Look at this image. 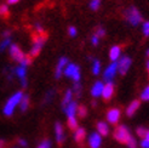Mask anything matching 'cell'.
Instances as JSON below:
<instances>
[{"mask_svg":"<svg viewBox=\"0 0 149 148\" xmlns=\"http://www.w3.org/2000/svg\"><path fill=\"white\" fill-rule=\"evenodd\" d=\"M114 138L118 142L124 143V145H127L131 148H135L136 147V141L130 134V131L127 130V128L121 125V126H118L114 131Z\"/></svg>","mask_w":149,"mask_h":148,"instance_id":"1","label":"cell"},{"mask_svg":"<svg viewBox=\"0 0 149 148\" xmlns=\"http://www.w3.org/2000/svg\"><path fill=\"white\" fill-rule=\"evenodd\" d=\"M22 97H23V94H22V92H16L13 96H11V97L7 100L6 105H5V107H4V114L7 115V117L12 115L15 108H16V106L21 102Z\"/></svg>","mask_w":149,"mask_h":148,"instance_id":"2","label":"cell"},{"mask_svg":"<svg viewBox=\"0 0 149 148\" xmlns=\"http://www.w3.org/2000/svg\"><path fill=\"white\" fill-rule=\"evenodd\" d=\"M125 17L129 23L132 26H137L141 23V21H142V16H141L139 11L136 9V7H130V9L126 10Z\"/></svg>","mask_w":149,"mask_h":148,"instance_id":"3","label":"cell"},{"mask_svg":"<svg viewBox=\"0 0 149 148\" xmlns=\"http://www.w3.org/2000/svg\"><path fill=\"white\" fill-rule=\"evenodd\" d=\"M63 72H64V74L67 77H69V78L75 80L77 83H79V80H80V69H79L78 66L73 64V63L67 64Z\"/></svg>","mask_w":149,"mask_h":148,"instance_id":"4","label":"cell"},{"mask_svg":"<svg viewBox=\"0 0 149 148\" xmlns=\"http://www.w3.org/2000/svg\"><path fill=\"white\" fill-rule=\"evenodd\" d=\"M10 56L13 61H17V62H22L23 61V58H24V54L22 52V50L19 49L18 45H16V44H13V45L10 46Z\"/></svg>","mask_w":149,"mask_h":148,"instance_id":"5","label":"cell"},{"mask_svg":"<svg viewBox=\"0 0 149 148\" xmlns=\"http://www.w3.org/2000/svg\"><path fill=\"white\" fill-rule=\"evenodd\" d=\"M130 67H131V58L127 56L121 57V60L118 62V72L120 73L121 75L126 74V72L129 71Z\"/></svg>","mask_w":149,"mask_h":148,"instance_id":"6","label":"cell"},{"mask_svg":"<svg viewBox=\"0 0 149 148\" xmlns=\"http://www.w3.org/2000/svg\"><path fill=\"white\" fill-rule=\"evenodd\" d=\"M116 72H118V62H113V63L109 64L108 67H107V69H106V72H104V75L103 77L109 83V81H111V79L115 77Z\"/></svg>","mask_w":149,"mask_h":148,"instance_id":"7","label":"cell"},{"mask_svg":"<svg viewBox=\"0 0 149 148\" xmlns=\"http://www.w3.org/2000/svg\"><path fill=\"white\" fill-rule=\"evenodd\" d=\"M119 118H120V110H119L118 108H111L108 110L107 113V119L110 124L113 125H116L118 121H119Z\"/></svg>","mask_w":149,"mask_h":148,"instance_id":"8","label":"cell"},{"mask_svg":"<svg viewBox=\"0 0 149 148\" xmlns=\"http://www.w3.org/2000/svg\"><path fill=\"white\" fill-rule=\"evenodd\" d=\"M113 95H114V85H113L111 81H109V83L107 85H104V87H103V91H102L103 100L107 102L113 97Z\"/></svg>","mask_w":149,"mask_h":148,"instance_id":"9","label":"cell"},{"mask_svg":"<svg viewBox=\"0 0 149 148\" xmlns=\"http://www.w3.org/2000/svg\"><path fill=\"white\" fill-rule=\"evenodd\" d=\"M55 131H56V140H57V143L59 146H62L64 142V131L62 128V124L61 123H56V126H55Z\"/></svg>","mask_w":149,"mask_h":148,"instance_id":"10","label":"cell"},{"mask_svg":"<svg viewBox=\"0 0 149 148\" xmlns=\"http://www.w3.org/2000/svg\"><path fill=\"white\" fill-rule=\"evenodd\" d=\"M26 73H27V71H26V67H24V66H19V67L15 68V74H17V77L19 78L21 83H22V86H23V87H26V85H27V81H26Z\"/></svg>","mask_w":149,"mask_h":148,"instance_id":"11","label":"cell"},{"mask_svg":"<svg viewBox=\"0 0 149 148\" xmlns=\"http://www.w3.org/2000/svg\"><path fill=\"white\" fill-rule=\"evenodd\" d=\"M102 143V138L100 134H92L88 138V145H90L91 148H100Z\"/></svg>","mask_w":149,"mask_h":148,"instance_id":"12","label":"cell"},{"mask_svg":"<svg viewBox=\"0 0 149 148\" xmlns=\"http://www.w3.org/2000/svg\"><path fill=\"white\" fill-rule=\"evenodd\" d=\"M67 62H68V61H67V58H65V57H62L61 60L58 61V64H57V67H56V74H55L57 79L61 78V75H62V72L64 71L65 66H67Z\"/></svg>","mask_w":149,"mask_h":148,"instance_id":"13","label":"cell"},{"mask_svg":"<svg viewBox=\"0 0 149 148\" xmlns=\"http://www.w3.org/2000/svg\"><path fill=\"white\" fill-rule=\"evenodd\" d=\"M141 106V101L139 100H135V101H132L130 103V106L127 107V109H126V114H127L129 117H132L133 114L136 113V110L139 108Z\"/></svg>","mask_w":149,"mask_h":148,"instance_id":"14","label":"cell"},{"mask_svg":"<svg viewBox=\"0 0 149 148\" xmlns=\"http://www.w3.org/2000/svg\"><path fill=\"white\" fill-rule=\"evenodd\" d=\"M103 87H104V85H103L102 81H97V83H95V85L91 89V95L93 96V97H98V96L102 95Z\"/></svg>","mask_w":149,"mask_h":148,"instance_id":"15","label":"cell"},{"mask_svg":"<svg viewBox=\"0 0 149 148\" xmlns=\"http://www.w3.org/2000/svg\"><path fill=\"white\" fill-rule=\"evenodd\" d=\"M74 137H75V141L79 143V145H83L84 140L86 137V131L84 128H78L75 130V135H74Z\"/></svg>","mask_w":149,"mask_h":148,"instance_id":"16","label":"cell"},{"mask_svg":"<svg viewBox=\"0 0 149 148\" xmlns=\"http://www.w3.org/2000/svg\"><path fill=\"white\" fill-rule=\"evenodd\" d=\"M42 45H44L42 43H33L32 50H31V52H29L28 55L31 56L32 58L38 57V56H39V54H40V51H41V47H42Z\"/></svg>","mask_w":149,"mask_h":148,"instance_id":"17","label":"cell"},{"mask_svg":"<svg viewBox=\"0 0 149 148\" xmlns=\"http://www.w3.org/2000/svg\"><path fill=\"white\" fill-rule=\"evenodd\" d=\"M77 108H78V103L72 101L69 105L67 106V108L64 109V112H65V114L68 115V117H74V115L77 114Z\"/></svg>","mask_w":149,"mask_h":148,"instance_id":"18","label":"cell"},{"mask_svg":"<svg viewBox=\"0 0 149 148\" xmlns=\"http://www.w3.org/2000/svg\"><path fill=\"white\" fill-rule=\"evenodd\" d=\"M120 52H121V47L120 46H113L110 49V51H109V57H110V60L113 61V62H115L119 57H120Z\"/></svg>","mask_w":149,"mask_h":148,"instance_id":"19","label":"cell"},{"mask_svg":"<svg viewBox=\"0 0 149 148\" xmlns=\"http://www.w3.org/2000/svg\"><path fill=\"white\" fill-rule=\"evenodd\" d=\"M97 130H98V132H100V135H101V136H107V135H108V132H109L108 125H107L106 123H103V121L97 123Z\"/></svg>","mask_w":149,"mask_h":148,"instance_id":"20","label":"cell"},{"mask_svg":"<svg viewBox=\"0 0 149 148\" xmlns=\"http://www.w3.org/2000/svg\"><path fill=\"white\" fill-rule=\"evenodd\" d=\"M72 96H73V92H72V90H68L65 92V95H64V98H63V101H62V108H63V110L67 108V106L69 105V103L72 102Z\"/></svg>","mask_w":149,"mask_h":148,"instance_id":"21","label":"cell"},{"mask_svg":"<svg viewBox=\"0 0 149 148\" xmlns=\"http://www.w3.org/2000/svg\"><path fill=\"white\" fill-rule=\"evenodd\" d=\"M10 17V11H9V7L6 5H0V18L3 20H7Z\"/></svg>","mask_w":149,"mask_h":148,"instance_id":"22","label":"cell"},{"mask_svg":"<svg viewBox=\"0 0 149 148\" xmlns=\"http://www.w3.org/2000/svg\"><path fill=\"white\" fill-rule=\"evenodd\" d=\"M28 106H29V96H28V95H23V97H22V100H21V102H19V107H21L22 112L27 110Z\"/></svg>","mask_w":149,"mask_h":148,"instance_id":"23","label":"cell"},{"mask_svg":"<svg viewBox=\"0 0 149 148\" xmlns=\"http://www.w3.org/2000/svg\"><path fill=\"white\" fill-rule=\"evenodd\" d=\"M68 128L70 130H77L78 129V121L74 117H68Z\"/></svg>","mask_w":149,"mask_h":148,"instance_id":"24","label":"cell"},{"mask_svg":"<svg viewBox=\"0 0 149 148\" xmlns=\"http://www.w3.org/2000/svg\"><path fill=\"white\" fill-rule=\"evenodd\" d=\"M77 114L79 118H85L87 115V108L85 106H78L77 108Z\"/></svg>","mask_w":149,"mask_h":148,"instance_id":"25","label":"cell"},{"mask_svg":"<svg viewBox=\"0 0 149 148\" xmlns=\"http://www.w3.org/2000/svg\"><path fill=\"white\" fill-rule=\"evenodd\" d=\"M100 71H101V63H100V61L95 60L93 64H92V73L95 74V75H97V74L100 73Z\"/></svg>","mask_w":149,"mask_h":148,"instance_id":"26","label":"cell"},{"mask_svg":"<svg viewBox=\"0 0 149 148\" xmlns=\"http://www.w3.org/2000/svg\"><path fill=\"white\" fill-rule=\"evenodd\" d=\"M93 35H96L97 38H103L104 35H106V31L102 28V27H97L96 28V31H95V34Z\"/></svg>","mask_w":149,"mask_h":148,"instance_id":"27","label":"cell"},{"mask_svg":"<svg viewBox=\"0 0 149 148\" xmlns=\"http://www.w3.org/2000/svg\"><path fill=\"white\" fill-rule=\"evenodd\" d=\"M141 98H142L143 101H149V86H147L143 90L142 95H141Z\"/></svg>","mask_w":149,"mask_h":148,"instance_id":"28","label":"cell"},{"mask_svg":"<svg viewBox=\"0 0 149 148\" xmlns=\"http://www.w3.org/2000/svg\"><path fill=\"white\" fill-rule=\"evenodd\" d=\"M100 4H101V1L100 0H91V3H90V7L92 10H98V7H100Z\"/></svg>","mask_w":149,"mask_h":148,"instance_id":"29","label":"cell"},{"mask_svg":"<svg viewBox=\"0 0 149 148\" xmlns=\"http://www.w3.org/2000/svg\"><path fill=\"white\" fill-rule=\"evenodd\" d=\"M10 43H11V39H10V38H5V39L3 40V43L0 44V50H4L5 47L10 46Z\"/></svg>","mask_w":149,"mask_h":148,"instance_id":"30","label":"cell"},{"mask_svg":"<svg viewBox=\"0 0 149 148\" xmlns=\"http://www.w3.org/2000/svg\"><path fill=\"white\" fill-rule=\"evenodd\" d=\"M74 94H75L78 97H80V95H81V85L79 84V83H75L74 84Z\"/></svg>","mask_w":149,"mask_h":148,"instance_id":"31","label":"cell"},{"mask_svg":"<svg viewBox=\"0 0 149 148\" xmlns=\"http://www.w3.org/2000/svg\"><path fill=\"white\" fill-rule=\"evenodd\" d=\"M50 146H51V142L49 141V140H44V141L39 145L38 148H50Z\"/></svg>","mask_w":149,"mask_h":148,"instance_id":"32","label":"cell"},{"mask_svg":"<svg viewBox=\"0 0 149 148\" xmlns=\"http://www.w3.org/2000/svg\"><path fill=\"white\" fill-rule=\"evenodd\" d=\"M143 34L146 36H149V22H144L143 23Z\"/></svg>","mask_w":149,"mask_h":148,"instance_id":"33","label":"cell"},{"mask_svg":"<svg viewBox=\"0 0 149 148\" xmlns=\"http://www.w3.org/2000/svg\"><path fill=\"white\" fill-rule=\"evenodd\" d=\"M77 29H75V27H69L68 28V34L70 35V36H75L77 35Z\"/></svg>","mask_w":149,"mask_h":148,"instance_id":"34","label":"cell"},{"mask_svg":"<svg viewBox=\"0 0 149 148\" xmlns=\"http://www.w3.org/2000/svg\"><path fill=\"white\" fill-rule=\"evenodd\" d=\"M137 134H138V136H141V137H144L146 134H147V130H144L143 128H139V129L137 130Z\"/></svg>","mask_w":149,"mask_h":148,"instance_id":"35","label":"cell"},{"mask_svg":"<svg viewBox=\"0 0 149 148\" xmlns=\"http://www.w3.org/2000/svg\"><path fill=\"white\" fill-rule=\"evenodd\" d=\"M141 147H142V148H149V141H148V140H143V141L142 142H141Z\"/></svg>","mask_w":149,"mask_h":148,"instance_id":"36","label":"cell"},{"mask_svg":"<svg viewBox=\"0 0 149 148\" xmlns=\"http://www.w3.org/2000/svg\"><path fill=\"white\" fill-rule=\"evenodd\" d=\"M52 96H54V91H49V92H47V95H46V97H45V102H49V101H51Z\"/></svg>","mask_w":149,"mask_h":148,"instance_id":"37","label":"cell"},{"mask_svg":"<svg viewBox=\"0 0 149 148\" xmlns=\"http://www.w3.org/2000/svg\"><path fill=\"white\" fill-rule=\"evenodd\" d=\"M98 41H100V38H97V36L96 35H93L92 36V45H98Z\"/></svg>","mask_w":149,"mask_h":148,"instance_id":"38","label":"cell"},{"mask_svg":"<svg viewBox=\"0 0 149 148\" xmlns=\"http://www.w3.org/2000/svg\"><path fill=\"white\" fill-rule=\"evenodd\" d=\"M17 143H18L21 147H26V146H27V142L24 141V140H22V138H18V140H17Z\"/></svg>","mask_w":149,"mask_h":148,"instance_id":"39","label":"cell"},{"mask_svg":"<svg viewBox=\"0 0 149 148\" xmlns=\"http://www.w3.org/2000/svg\"><path fill=\"white\" fill-rule=\"evenodd\" d=\"M0 148H7V142L5 140H0Z\"/></svg>","mask_w":149,"mask_h":148,"instance_id":"40","label":"cell"},{"mask_svg":"<svg viewBox=\"0 0 149 148\" xmlns=\"http://www.w3.org/2000/svg\"><path fill=\"white\" fill-rule=\"evenodd\" d=\"M18 1H19V0H7V4H16Z\"/></svg>","mask_w":149,"mask_h":148,"instance_id":"41","label":"cell"},{"mask_svg":"<svg viewBox=\"0 0 149 148\" xmlns=\"http://www.w3.org/2000/svg\"><path fill=\"white\" fill-rule=\"evenodd\" d=\"M144 138H146V140H148V141H149V130H147V134H146Z\"/></svg>","mask_w":149,"mask_h":148,"instance_id":"42","label":"cell"},{"mask_svg":"<svg viewBox=\"0 0 149 148\" xmlns=\"http://www.w3.org/2000/svg\"><path fill=\"white\" fill-rule=\"evenodd\" d=\"M147 69H148V71H149V61H148V62H147Z\"/></svg>","mask_w":149,"mask_h":148,"instance_id":"43","label":"cell"},{"mask_svg":"<svg viewBox=\"0 0 149 148\" xmlns=\"http://www.w3.org/2000/svg\"><path fill=\"white\" fill-rule=\"evenodd\" d=\"M147 56H148V57H149V50H148V51H147Z\"/></svg>","mask_w":149,"mask_h":148,"instance_id":"44","label":"cell"}]
</instances>
